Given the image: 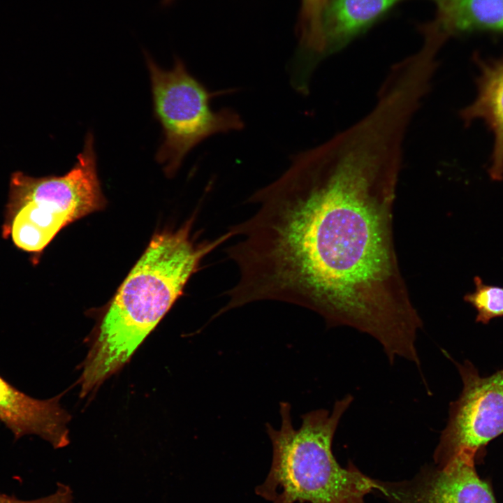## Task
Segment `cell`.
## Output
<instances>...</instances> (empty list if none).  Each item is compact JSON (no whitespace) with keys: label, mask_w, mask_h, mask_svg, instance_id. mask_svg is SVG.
<instances>
[{"label":"cell","mask_w":503,"mask_h":503,"mask_svg":"<svg viewBox=\"0 0 503 503\" xmlns=\"http://www.w3.org/2000/svg\"><path fill=\"white\" fill-rule=\"evenodd\" d=\"M407 129L370 110L322 144L298 152L256 191L252 215L232 226L226 249L238 278L232 308L278 300L354 328L385 352L422 327L398 265L393 209Z\"/></svg>","instance_id":"6da1fadb"},{"label":"cell","mask_w":503,"mask_h":503,"mask_svg":"<svg viewBox=\"0 0 503 503\" xmlns=\"http://www.w3.org/2000/svg\"><path fill=\"white\" fill-rule=\"evenodd\" d=\"M192 221L154 235L118 289L100 325L80 379L81 395L121 369L182 294L202 260L231 238L196 243Z\"/></svg>","instance_id":"7a4b0ae2"},{"label":"cell","mask_w":503,"mask_h":503,"mask_svg":"<svg viewBox=\"0 0 503 503\" xmlns=\"http://www.w3.org/2000/svg\"><path fill=\"white\" fill-rule=\"evenodd\" d=\"M353 400H337L331 412L320 409L302 416L296 430L288 402H281L279 429L270 423L265 430L272 446L270 470L255 492L272 503H365L375 492L377 479L353 464L342 467L332 451L339 422Z\"/></svg>","instance_id":"3957f363"},{"label":"cell","mask_w":503,"mask_h":503,"mask_svg":"<svg viewBox=\"0 0 503 503\" xmlns=\"http://www.w3.org/2000/svg\"><path fill=\"white\" fill-rule=\"evenodd\" d=\"M94 143L89 132L75 163L63 175L12 174L2 236L30 254L33 263L61 229L105 206Z\"/></svg>","instance_id":"277c9868"},{"label":"cell","mask_w":503,"mask_h":503,"mask_svg":"<svg viewBox=\"0 0 503 503\" xmlns=\"http://www.w3.org/2000/svg\"><path fill=\"white\" fill-rule=\"evenodd\" d=\"M144 54L150 75L154 114L163 134L156 159L168 175L174 174L187 154L205 139L244 129L242 118L233 109L212 108L214 97L231 90H209L179 57H175L173 68L164 70L147 52Z\"/></svg>","instance_id":"5b68a950"},{"label":"cell","mask_w":503,"mask_h":503,"mask_svg":"<svg viewBox=\"0 0 503 503\" xmlns=\"http://www.w3.org/2000/svg\"><path fill=\"white\" fill-rule=\"evenodd\" d=\"M456 365L463 389L451 404L447 425L434 453L439 467L460 451L476 454L503 433V370L481 377L470 363Z\"/></svg>","instance_id":"8992f818"},{"label":"cell","mask_w":503,"mask_h":503,"mask_svg":"<svg viewBox=\"0 0 503 503\" xmlns=\"http://www.w3.org/2000/svg\"><path fill=\"white\" fill-rule=\"evenodd\" d=\"M475 456L462 451L442 467H424L411 479L377 480L375 492L390 503H497L476 471Z\"/></svg>","instance_id":"52a82bcc"},{"label":"cell","mask_w":503,"mask_h":503,"mask_svg":"<svg viewBox=\"0 0 503 503\" xmlns=\"http://www.w3.org/2000/svg\"><path fill=\"white\" fill-rule=\"evenodd\" d=\"M61 395L48 400L34 398L9 384L0 375V421L15 439L36 435L54 449L69 444L66 425L69 414L61 407Z\"/></svg>","instance_id":"ba28073f"},{"label":"cell","mask_w":503,"mask_h":503,"mask_svg":"<svg viewBox=\"0 0 503 503\" xmlns=\"http://www.w3.org/2000/svg\"><path fill=\"white\" fill-rule=\"evenodd\" d=\"M434 19L418 24L423 38L441 45L453 36L487 32L503 35V0H431Z\"/></svg>","instance_id":"9c48e42d"},{"label":"cell","mask_w":503,"mask_h":503,"mask_svg":"<svg viewBox=\"0 0 503 503\" xmlns=\"http://www.w3.org/2000/svg\"><path fill=\"white\" fill-rule=\"evenodd\" d=\"M404 0H328L323 17V60L367 32Z\"/></svg>","instance_id":"30bf717a"},{"label":"cell","mask_w":503,"mask_h":503,"mask_svg":"<svg viewBox=\"0 0 503 503\" xmlns=\"http://www.w3.org/2000/svg\"><path fill=\"white\" fill-rule=\"evenodd\" d=\"M480 68L478 94L460 117L465 123L482 119L494 135L489 174L495 180L503 179V56L497 59L476 60Z\"/></svg>","instance_id":"8fae6325"},{"label":"cell","mask_w":503,"mask_h":503,"mask_svg":"<svg viewBox=\"0 0 503 503\" xmlns=\"http://www.w3.org/2000/svg\"><path fill=\"white\" fill-rule=\"evenodd\" d=\"M296 26L298 45L290 73L300 82L311 80L313 73L323 60V17L328 0H300Z\"/></svg>","instance_id":"7c38bea8"},{"label":"cell","mask_w":503,"mask_h":503,"mask_svg":"<svg viewBox=\"0 0 503 503\" xmlns=\"http://www.w3.org/2000/svg\"><path fill=\"white\" fill-rule=\"evenodd\" d=\"M475 290L464 296L477 311L476 322L487 324L495 317L503 316V287L485 284L478 276L474 279Z\"/></svg>","instance_id":"4fadbf2b"},{"label":"cell","mask_w":503,"mask_h":503,"mask_svg":"<svg viewBox=\"0 0 503 503\" xmlns=\"http://www.w3.org/2000/svg\"><path fill=\"white\" fill-rule=\"evenodd\" d=\"M0 503H76L71 488L59 483L57 490L51 495L33 500H21L13 496L0 493Z\"/></svg>","instance_id":"5bb4252c"},{"label":"cell","mask_w":503,"mask_h":503,"mask_svg":"<svg viewBox=\"0 0 503 503\" xmlns=\"http://www.w3.org/2000/svg\"><path fill=\"white\" fill-rule=\"evenodd\" d=\"M175 0H161V5L165 6H168L170 4H172Z\"/></svg>","instance_id":"9a60e30c"}]
</instances>
